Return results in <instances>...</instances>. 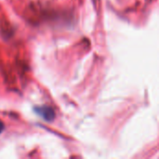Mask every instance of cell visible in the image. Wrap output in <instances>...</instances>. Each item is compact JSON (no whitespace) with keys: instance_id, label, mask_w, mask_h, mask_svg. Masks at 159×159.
Wrapping results in <instances>:
<instances>
[{"instance_id":"cell-1","label":"cell","mask_w":159,"mask_h":159,"mask_svg":"<svg viewBox=\"0 0 159 159\" xmlns=\"http://www.w3.org/2000/svg\"><path fill=\"white\" fill-rule=\"evenodd\" d=\"M34 112L47 121H51L54 118V111L48 106H37L34 108Z\"/></svg>"},{"instance_id":"cell-2","label":"cell","mask_w":159,"mask_h":159,"mask_svg":"<svg viewBox=\"0 0 159 159\" xmlns=\"http://www.w3.org/2000/svg\"><path fill=\"white\" fill-rule=\"evenodd\" d=\"M4 129H5V125H4V123L0 120V134L4 131Z\"/></svg>"}]
</instances>
